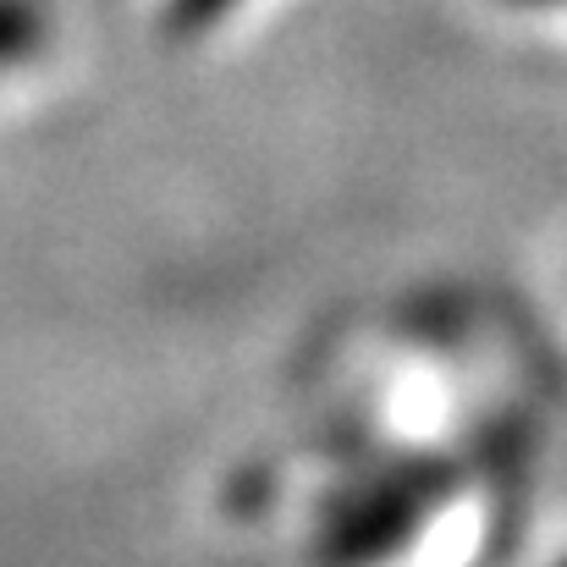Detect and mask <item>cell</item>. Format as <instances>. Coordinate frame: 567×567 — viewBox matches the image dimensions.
I'll use <instances>...</instances> for the list:
<instances>
[{"label":"cell","instance_id":"obj_2","mask_svg":"<svg viewBox=\"0 0 567 567\" xmlns=\"http://www.w3.org/2000/svg\"><path fill=\"white\" fill-rule=\"evenodd\" d=\"M243 0H172V28L177 33H204L215 28L226 11H237Z\"/></svg>","mask_w":567,"mask_h":567},{"label":"cell","instance_id":"obj_1","mask_svg":"<svg viewBox=\"0 0 567 567\" xmlns=\"http://www.w3.org/2000/svg\"><path fill=\"white\" fill-rule=\"evenodd\" d=\"M44 50V11L33 0H0V66H22Z\"/></svg>","mask_w":567,"mask_h":567}]
</instances>
